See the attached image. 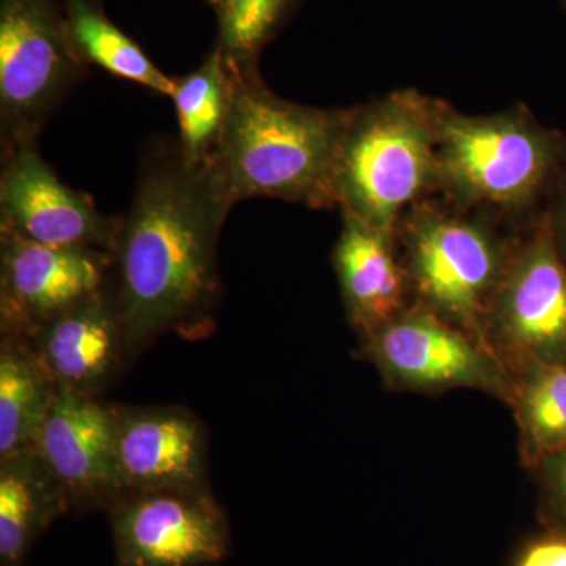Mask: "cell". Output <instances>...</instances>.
Instances as JSON below:
<instances>
[{
  "label": "cell",
  "mask_w": 566,
  "mask_h": 566,
  "mask_svg": "<svg viewBox=\"0 0 566 566\" xmlns=\"http://www.w3.org/2000/svg\"><path fill=\"white\" fill-rule=\"evenodd\" d=\"M232 208L210 163H189L177 142L147 153L112 252L126 359L164 334L208 333L221 297L219 237Z\"/></svg>",
  "instance_id": "cell-1"
},
{
  "label": "cell",
  "mask_w": 566,
  "mask_h": 566,
  "mask_svg": "<svg viewBox=\"0 0 566 566\" xmlns=\"http://www.w3.org/2000/svg\"><path fill=\"white\" fill-rule=\"evenodd\" d=\"M122 216H106L92 197L61 181L36 142L2 153L0 232L57 248L114 252Z\"/></svg>",
  "instance_id": "cell-10"
},
{
  "label": "cell",
  "mask_w": 566,
  "mask_h": 566,
  "mask_svg": "<svg viewBox=\"0 0 566 566\" xmlns=\"http://www.w3.org/2000/svg\"><path fill=\"white\" fill-rule=\"evenodd\" d=\"M333 263L346 316L360 338L403 314L412 304L408 273L395 233L342 214Z\"/></svg>",
  "instance_id": "cell-15"
},
{
  "label": "cell",
  "mask_w": 566,
  "mask_h": 566,
  "mask_svg": "<svg viewBox=\"0 0 566 566\" xmlns=\"http://www.w3.org/2000/svg\"><path fill=\"white\" fill-rule=\"evenodd\" d=\"M441 103L406 88L352 107L334 172L342 214L395 233L406 211L439 196Z\"/></svg>",
  "instance_id": "cell-4"
},
{
  "label": "cell",
  "mask_w": 566,
  "mask_h": 566,
  "mask_svg": "<svg viewBox=\"0 0 566 566\" xmlns=\"http://www.w3.org/2000/svg\"><path fill=\"white\" fill-rule=\"evenodd\" d=\"M24 338L55 386L93 397L112 385L128 360L112 279Z\"/></svg>",
  "instance_id": "cell-14"
},
{
  "label": "cell",
  "mask_w": 566,
  "mask_h": 566,
  "mask_svg": "<svg viewBox=\"0 0 566 566\" xmlns=\"http://www.w3.org/2000/svg\"><path fill=\"white\" fill-rule=\"evenodd\" d=\"M300 0H210L218 20V44L237 71L259 70L260 55Z\"/></svg>",
  "instance_id": "cell-21"
},
{
  "label": "cell",
  "mask_w": 566,
  "mask_h": 566,
  "mask_svg": "<svg viewBox=\"0 0 566 566\" xmlns=\"http://www.w3.org/2000/svg\"><path fill=\"white\" fill-rule=\"evenodd\" d=\"M513 566H566V534L547 528L545 534L528 539Z\"/></svg>",
  "instance_id": "cell-23"
},
{
  "label": "cell",
  "mask_w": 566,
  "mask_h": 566,
  "mask_svg": "<svg viewBox=\"0 0 566 566\" xmlns=\"http://www.w3.org/2000/svg\"><path fill=\"white\" fill-rule=\"evenodd\" d=\"M562 6H564V10L566 11V0H560Z\"/></svg>",
  "instance_id": "cell-25"
},
{
  "label": "cell",
  "mask_w": 566,
  "mask_h": 566,
  "mask_svg": "<svg viewBox=\"0 0 566 566\" xmlns=\"http://www.w3.org/2000/svg\"><path fill=\"white\" fill-rule=\"evenodd\" d=\"M106 512L118 566H212L232 553L229 520L210 490L126 493Z\"/></svg>",
  "instance_id": "cell-9"
},
{
  "label": "cell",
  "mask_w": 566,
  "mask_h": 566,
  "mask_svg": "<svg viewBox=\"0 0 566 566\" xmlns=\"http://www.w3.org/2000/svg\"><path fill=\"white\" fill-rule=\"evenodd\" d=\"M545 216L551 240L566 266V161L547 200Z\"/></svg>",
  "instance_id": "cell-24"
},
{
  "label": "cell",
  "mask_w": 566,
  "mask_h": 566,
  "mask_svg": "<svg viewBox=\"0 0 566 566\" xmlns=\"http://www.w3.org/2000/svg\"><path fill=\"white\" fill-rule=\"evenodd\" d=\"M111 279V253L0 232V334L29 337Z\"/></svg>",
  "instance_id": "cell-11"
},
{
  "label": "cell",
  "mask_w": 566,
  "mask_h": 566,
  "mask_svg": "<svg viewBox=\"0 0 566 566\" xmlns=\"http://www.w3.org/2000/svg\"><path fill=\"white\" fill-rule=\"evenodd\" d=\"M55 382L24 337H0V460L35 450Z\"/></svg>",
  "instance_id": "cell-17"
},
{
  "label": "cell",
  "mask_w": 566,
  "mask_h": 566,
  "mask_svg": "<svg viewBox=\"0 0 566 566\" xmlns=\"http://www.w3.org/2000/svg\"><path fill=\"white\" fill-rule=\"evenodd\" d=\"M234 95V71L218 50L199 69L175 77L178 147L192 164L211 163L221 144Z\"/></svg>",
  "instance_id": "cell-18"
},
{
  "label": "cell",
  "mask_w": 566,
  "mask_h": 566,
  "mask_svg": "<svg viewBox=\"0 0 566 566\" xmlns=\"http://www.w3.org/2000/svg\"><path fill=\"white\" fill-rule=\"evenodd\" d=\"M115 461L122 494L210 490L207 430L178 406L115 409Z\"/></svg>",
  "instance_id": "cell-13"
},
{
  "label": "cell",
  "mask_w": 566,
  "mask_h": 566,
  "mask_svg": "<svg viewBox=\"0 0 566 566\" xmlns=\"http://www.w3.org/2000/svg\"><path fill=\"white\" fill-rule=\"evenodd\" d=\"M87 74L59 0H0L2 153L39 142L41 129Z\"/></svg>",
  "instance_id": "cell-6"
},
{
  "label": "cell",
  "mask_w": 566,
  "mask_h": 566,
  "mask_svg": "<svg viewBox=\"0 0 566 566\" xmlns=\"http://www.w3.org/2000/svg\"><path fill=\"white\" fill-rule=\"evenodd\" d=\"M233 71L232 111L210 163L230 202L275 199L334 210L335 163L352 107L292 103L266 87L260 70Z\"/></svg>",
  "instance_id": "cell-2"
},
{
  "label": "cell",
  "mask_w": 566,
  "mask_h": 566,
  "mask_svg": "<svg viewBox=\"0 0 566 566\" xmlns=\"http://www.w3.org/2000/svg\"><path fill=\"white\" fill-rule=\"evenodd\" d=\"M521 232L441 196L417 203L395 230L416 303L488 348V308Z\"/></svg>",
  "instance_id": "cell-5"
},
{
  "label": "cell",
  "mask_w": 566,
  "mask_h": 566,
  "mask_svg": "<svg viewBox=\"0 0 566 566\" xmlns=\"http://www.w3.org/2000/svg\"><path fill=\"white\" fill-rule=\"evenodd\" d=\"M566 161V134L526 104L468 115L442 99L438 123L439 196L526 230L546 211Z\"/></svg>",
  "instance_id": "cell-3"
},
{
  "label": "cell",
  "mask_w": 566,
  "mask_h": 566,
  "mask_svg": "<svg viewBox=\"0 0 566 566\" xmlns=\"http://www.w3.org/2000/svg\"><path fill=\"white\" fill-rule=\"evenodd\" d=\"M70 513L35 450L0 460V566H24L57 517Z\"/></svg>",
  "instance_id": "cell-16"
},
{
  "label": "cell",
  "mask_w": 566,
  "mask_h": 566,
  "mask_svg": "<svg viewBox=\"0 0 566 566\" xmlns=\"http://www.w3.org/2000/svg\"><path fill=\"white\" fill-rule=\"evenodd\" d=\"M115 409L93 395L55 386L35 452L65 494L70 513L107 510L122 495Z\"/></svg>",
  "instance_id": "cell-12"
},
{
  "label": "cell",
  "mask_w": 566,
  "mask_h": 566,
  "mask_svg": "<svg viewBox=\"0 0 566 566\" xmlns=\"http://www.w3.org/2000/svg\"><path fill=\"white\" fill-rule=\"evenodd\" d=\"M485 342L509 375L566 364V266L545 214L517 238L488 308Z\"/></svg>",
  "instance_id": "cell-7"
},
{
  "label": "cell",
  "mask_w": 566,
  "mask_h": 566,
  "mask_svg": "<svg viewBox=\"0 0 566 566\" xmlns=\"http://www.w3.org/2000/svg\"><path fill=\"white\" fill-rule=\"evenodd\" d=\"M363 353L397 392L474 389L506 403L510 375L482 342L416 303L363 337Z\"/></svg>",
  "instance_id": "cell-8"
},
{
  "label": "cell",
  "mask_w": 566,
  "mask_h": 566,
  "mask_svg": "<svg viewBox=\"0 0 566 566\" xmlns=\"http://www.w3.org/2000/svg\"><path fill=\"white\" fill-rule=\"evenodd\" d=\"M527 471L538 490L547 528L566 534V450L545 458Z\"/></svg>",
  "instance_id": "cell-22"
},
{
  "label": "cell",
  "mask_w": 566,
  "mask_h": 566,
  "mask_svg": "<svg viewBox=\"0 0 566 566\" xmlns=\"http://www.w3.org/2000/svg\"><path fill=\"white\" fill-rule=\"evenodd\" d=\"M71 43L85 65L134 82L161 95L172 96L175 77L167 76L139 44L115 25L102 0H63Z\"/></svg>",
  "instance_id": "cell-20"
},
{
  "label": "cell",
  "mask_w": 566,
  "mask_h": 566,
  "mask_svg": "<svg viewBox=\"0 0 566 566\" xmlns=\"http://www.w3.org/2000/svg\"><path fill=\"white\" fill-rule=\"evenodd\" d=\"M506 405L524 468L566 450V364L531 365L510 375Z\"/></svg>",
  "instance_id": "cell-19"
}]
</instances>
